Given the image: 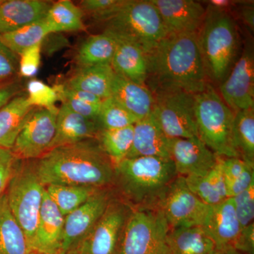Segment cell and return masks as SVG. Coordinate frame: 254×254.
I'll list each match as a JSON object with an SVG mask.
<instances>
[{
    "instance_id": "obj_5",
    "label": "cell",
    "mask_w": 254,
    "mask_h": 254,
    "mask_svg": "<svg viewBox=\"0 0 254 254\" xmlns=\"http://www.w3.org/2000/svg\"><path fill=\"white\" fill-rule=\"evenodd\" d=\"M105 23V31L118 39L134 43L146 54L167 36L151 0H125L118 11Z\"/></svg>"
},
{
    "instance_id": "obj_12",
    "label": "cell",
    "mask_w": 254,
    "mask_h": 254,
    "mask_svg": "<svg viewBox=\"0 0 254 254\" xmlns=\"http://www.w3.org/2000/svg\"><path fill=\"white\" fill-rule=\"evenodd\" d=\"M159 208L170 229L202 226L210 206L205 204L187 187L185 177L178 176L170 187Z\"/></svg>"
},
{
    "instance_id": "obj_28",
    "label": "cell",
    "mask_w": 254,
    "mask_h": 254,
    "mask_svg": "<svg viewBox=\"0 0 254 254\" xmlns=\"http://www.w3.org/2000/svg\"><path fill=\"white\" fill-rule=\"evenodd\" d=\"M118 45V39L110 32L92 35L83 42L76 54L79 66H95L111 63Z\"/></svg>"
},
{
    "instance_id": "obj_41",
    "label": "cell",
    "mask_w": 254,
    "mask_h": 254,
    "mask_svg": "<svg viewBox=\"0 0 254 254\" xmlns=\"http://www.w3.org/2000/svg\"><path fill=\"white\" fill-rule=\"evenodd\" d=\"M17 160L11 150L0 148V195L7 188Z\"/></svg>"
},
{
    "instance_id": "obj_19",
    "label": "cell",
    "mask_w": 254,
    "mask_h": 254,
    "mask_svg": "<svg viewBox=\"0 0 254 254\" xmlns=\"http://www.w3.org/2000/svg\"><path fill=\"white\" fill-rule=\"evenodd\" d=\"M100 129L98 122L83 118L62 103L57 116L56 132L48 151L57 147L97 139Z\"/></svg>"
},
{
    "instance_id": "obj_23",
    "label": "cell",
    "mask_w": 254,
    "mask_h": 254,
    "mask_svg": "<svg viewBox=\"0 0 254 254\" xmlns=\"http://www.w3.org/2000/svg\"><path fill=\"white\" fill-rule=\"evenodd\" d=\"M117 39L118 45L110 63L114 72L133 83L145 86L148 78L146 53L134 43Z\"/></svg>"
},
{
    "instance_id": "obj_13",
    "label": "cell",
    "mask_w": 254,
    "mask_h": 254,
    "mask_svg": "<svg viewBox=\"0 0 254 254\" xmlns=\"http://www.w3.org/2000/svg\"><path fill=\"white\" fill-rule=\"evenodd\" d=\"M219 95L235 113L254 108V58L252 47L245 48L220 83Z\"/></svg>"
},
{
    "instance_id": "obj_38",
    "label": "cell",
    "mask_w": 254,
    "mask_h": 254,
    "mask_svg": "<svg viewBox=\"0 0 254 254\" xmlns=\"http://www.w3.org/2000/svg\"><path fill=\"white\" fill-rule=\"evenodd\" d=\"M237 218L242 228L253 223L254 219V183L247 190L232 198Z\"/></svg>"
},
{
    "instance_id": "obj_36",
    "label": "cell",
    "mask_w": 254,
    "mask_h": 254,
    "mask_svg": "<svg viewBox=\"0 0 254 254\" xmlns=\"http://www.w3.org/2000/svg\"><path fill=\"white\" fill-rule=\"evenodd\" d=\"M27 91L28 100L32 106L48 110L58 109L55 103L59 99L54 87L52 88L43 81L33 79L28 83Z\"/></svg>"
},
{
    "instance_id": "obj_2",
    "label": "cell",
    "mask_w": 254,
    "mask_h": 254,
    "mask_svg": "<svg viewBox=\"0 0 254 254\" xmlns=\"http://www.w3.org/2000/svg\"><path fill=\"white\" fill-rule=\"evenodd\" d=\"M44 187L74 185L112 188L115 165L97 139L57 147L32 163Z\"/></svg>"
},
{
    "instance_id": "obj_35",
    "label": "cell",
    "mask_w": 254,
    "mask_h": 254,
    "mask_svg": "<svg viewBox=\"0 0 254 254\" xmlns=\"http://www.w3.org/2000/svg\"><path fill=\"white\" fill-rule=\"evenodd\" d=\"M101 129H120L131 126L138 122L112 97L102 102L97 120Z\"/></svg>"
},
{
    "instance_id": "obj_43",
    "label": "cell",
    "mask_w": 254,
    "mask_h": 254,
    "mask_svg": "<svg viewBox=\"0 0 254 254\" xmlns=\"http://www.w3.org/2000/svg\"><path fill=\"white\" fill-rule=\"evenodd\" d=\"M233 247L243 254H254V222L242 229Z\"/></svg>"
},
{
    "instance_id": "obj_39",
    "label": "cell",
    "mask_w": 254,
    "mask_h": 254,
    "mask_svg": "<svg viewBox=\"0 0 254 254\" xmlns=\"http://www.w3.org/2000/svg\"><path fill=\"white\" fill-rule=\"evenodd\" d=\"M41 44H38L24 50L19 55V72L23 77H33L38 73L41 64Z\"/></svg>"
},
{
    "instance_id": "obj_33",
    "label": "cell",
    "mask_w": 254,
    "mask_h": 254,
    "mask_svg": "<svg viewBox=\"0 0 254 254\" xmlns=\"http://www.w3.org/2000/svg\"><path fill=\"white\" fill-rule=\"evenodd\" d=\"M50 33L44 18L16 31L0 35V38L5 46L14 54L20 55L24 50L41 44Z\"/></svg>"
},
{
    "instance_id": "obj_27",
    "label": "cell",
    "mask_w": 254,
    "mask_h": 254,
    "mask_svg": "<svg viewBox=\"0 0 254 254\" xmlns=\"http://www.w3.org/2000/svg\"><path fill=\"white\" fill-rule=\"evenodd\" d=\"M185 179L189 189L208 206L228 198L220 157L216 166L205 176H188Z\"/></svg>"
},
{
    "instance_id": "obj_14",
    "label": "cell",
    "mask_w": 254,
    "mask_h": 254,
    "mask_svg": "<svg viewBox=\"0 0 254 254\" xmlns=\"http://www.w3.org/2000/svg\"><path fill=\"white\" fill-rule=\"evenodd\" d=\"M112 188L101 189L65 216L63 254H68L95 226L113 198Z\"/></svg>"
},
{
    "instance_id": "obj_16",
    "label": "cell",
    "mask_w": 254,
    "mask_h": 254,
    "mask_svg": "<svg viewBox=\"0 0 254 254\" xmlns=\"http://www.w3.org/2000/svg\"><path fill=\"white\" fill-rule=\"evenodd\" d=\"M168 34L196 33L206 9L193 0H151Z\"/></svg>"
},
{
    "instance_id": "obj_42",
    "label": "cell",
    "mask_w": 254,
    "mask_h": 254,
    "mask_svg": "<svg viewBox=\"0 0 254 254\" xmlns=\"http://www.w3.org/2000/svg\"><path fill=\"white\" fill-rule=\"evenodd\" d=\"M18 64L16 55L5 46L0 38V81L14 74Z\"/></svg>"
},
{
    "instance_id": "obj_47",
    "label": "cell",
    "mask_w": 254,
    "mask_h": 254,
    "mask_svg": "<svg viewBox=\"0 0 254 254\" xmlns=\"http://www.w3.org/2000/svg\"><path fill=\"white\" fill-rule=\"evenodd\" d=\"M210 254H243L235 250L233 247H222V248H215Z\"/></svg>"
},
{
    "instance_id": "obj_25",
    "label": "cell",
    "mask_w": 254,
    "mask_h": 254,
    "mask_svg": "<svg viewBox=\"0 0 254 254\" xmlns=\"http://www.w3.org/2000/svg\"><path fill=\"white\" fill-rule=\"evenodd\" d=\"M114 75L115 72L109 64L79 66L65 86L88 92L103 100L111 97Z\"/></svg>"
},
{
    "instance_id": "obj_15",
    "label": "cell",
    "mask_w": 254,
    "mask_h": 254,
    "mask_svg": "<svg viewBox=\"0 0 254 254\" xmlns=\"http://www.w3.org/2000/svg\"><path fill=\"white\" fill-rule=\"evenodd\" d=\"M168 145L179 176H205L218 163V155L198 137L169 138Z\"/></svg>"
},
{
    "instance_id": "obj_26",
    "label": "cell",
    "mask_w": 254,
    "mask_h": 254,
    "mask_svg": "<svg viewBox=\"0 0 254 254\" xmlns=\"http://www.w3.org/2000/svg\"><path fill=\"white\" fill-rule=\"evenodd\" d=\"M167 245L170 254H210L215 248L202 226L170 229Z\"/></svg>"
},
{
    "instance_id": "obj_7",
    "label": "cell",
    "mask_w": 254,
    "mask_h": 254,
    "mask_svg": "<svg viewBox=\"0 0 254 254\" xmlns=\"http://www.w3.org/2000/svg\"><path fill=\"white\" fill-rule=\"evenodd\" d=\"M6 190L8 205L24 233L29 252L34 242L45 190L33 164L18 166L16 163Z\"/></svg>"
},
{
    "instance_id": "obj_17",
    "label": "cell",
    "mask_w": 254,
    "mask_h": 254,
    "mask_svg": "<svg viewBox=\"0 0 254 254\" xmlns=\"http://www.w3.org/2000/svg\"><path fill=\"white\" fill-rule=\"evenodd\" d=\"M64 218L45 189L31 251L45 254H63Z\"/></svg>"
},
{
    "instance_id": "obj_20",
    "label": "cell",
    "mask_w": 254,
    "mask_h": 254,
    "mask_svg": "<svg viewBox=\"0 0 254 254\" xmlns=\"http://www.w3.org/2000/svg\"><path fill=\"white\" fill-rule=\"evenodd\" d=\"M168 143L169 138L151 114L133 125V142L126 158L140 157L170 158Z\"/></svg>"
},
{
    "instance_id": "obj_45",
    "label": "cell",
    "mask_w": 254,
    "mask_h": 254,
    "mask_svg": "<svg viewBox=\"0 0 254 254\" xmlns=\"http://www.w3.org/2000/svg\"><path fill=\"white\" fill-rule=\"evenodd\" d=\"M16 90L14 86L0 87V109L14 96Z\"/></svg>"
},
{
    "instance_id": "obj_29",
    "label": "cell",
    "mask_w": 254,
    "mask_h": 254,
    "mask_svg": "<svg viewBox=\"0 0 254 254\" xmlns=\"http://www.w3.org/2000/svg\"><path fill=\"white\" fill-rule=\"evenodd\" d=\"M26 237L16 221L5 192L0 195V254H27Z\"/></svg>"
},
{
    "instance_id": "obj_10",
    "label": "cell",
    "mask_w": 254,
    "mask_h": 254,
    "mask_svg": "<svg viewBox=\"0 0 254 254\" xmlns=\"http://www.w3.org/2000/svg\"><path fill=\"white\" fill-rule=\"evenodd\" d=\"M153 114L168 138L198 137L195 116L194 95L182 90L153 93Z\"/></svg>"
},
{
    "instance_id": "obj_49",
    "label": "cell",
    "mask_w": 254,
    "mask_h": 254,
    "mask_svg": "<svg viewBox=\"0 0 254 254\" xmlns=\"http://www.w3.org/2000/svg\"><path fill=\"white\" fill-rule=\"evenodd\" d=\"M3 1H3V0H0V4H1V3L3 2Z\"/></svg>"
},
{
    "instance_id": "obj_1",
    "label": "cell",
    "mask_w": 254,
    "mask_h": 254,
    "mask_svg": "<svg viewBox=\"0 0 254 254\" xmlns=\"http://www.w3.org/2000/svg\"><path fill=\"white\" fill-rule=\"evenodd\" d=\"M148 78L152 93L182 90L191 94L204 91L209 81L196 33L168 34L147 53Z\"/></svg>"
},
{
    "instance_id": "obj_9",
    "label": "cell",
    "mask_w": 254,
    "mask_h": 254,
    "mask_svg": "<svg viewBox=\"0 0 254 254\" xmlns=\"http://www.w3.org/2000/svg\"><path fill=\"white\" fill-rule=\"evenodd\" d=\"M132 210L114 195L95 226L68 254H121L124 233Z\"/></svg>"
},
{
    "instance_id": "obj_4",
    "label": "cell",
    "mask_w": 254,
    "mask_h": 254,
    "mask_svg": "<svg viewBox=\"0 0 254 254\" xmlns=\"http://www.w3.org/2000/svg\"><path fill=\"white\" fill-rule=\"evenodd\" d=\"M197 41L209 81L221 83L235 64L240 36L229 11L208 5Z\"/></svg>"
},
{
    "instance_id": "obj_40",
    "label": "cell",
    "mask_w": 254,
    "mask_h": 254,
    "mask_svg": "<svg viewBox=\"0 0 254 254\" xmlns=\"http://www.w3.org/2000/svg\"><path fill=\"white\" fill-rule=\"evenodd\" d=\"M58 99L61 100L62 103L66 105L74 113L93 121H97L98 120L102 103L101 104H93V103H87L83 100L76 99L66 95L61 94H58Z\"/></svg>"
},
{
    "instance_id": "obj_6",
    "label": "cell",
    "mask_w": 254,
    "mask_h": 254,
    "mask_svg": "<svg viewBox=\"0 0 254 254\" xmlns=\"http://www.w3.org/2000/svg\"><path fill=\"white\" fill-rule=\"evenodd\" d=\"M195 116L198 138L220 158H238L232 143L235 113L208 83L194 95Z\"/></svg>"
},
{
    "instance_id": "obj_24",
    "label": "cell",
    "mask_w": 254,
    "mask_h": 254,
    "mask_svg": "<svg viewBox=\"0 0 254 254\" xmlns=\"http://www.w3.org/2000/svg\"><path fill=\"white\" fill-rule=\"evenodd\" d=\"M35 107L27 95L14 97L0 109V148L11 150Z\"/></svg>"
},
{
    "instance_id": "obj_48",
    "label": "cell",
    "mask_w": 254,
    "mask_h": 254,
    "mask_svg": "<svg viewBox=\"0 0 254 254\" xmlns=\"http://www.w3.org/2000/svg\"><path fill=\"white\" fill-rule=\"evenodd\" d=\"M27 254H45L41 253V252H36V251H29L28 252Z\"/></svg>"
},
{
    "instance_id": "obj_44",
    "label": "cell",
    "mask_w": 254,
    "mask_h": 254,
    "mask_svg": "<svg viewBox=\"0 0 254 254\" xmlns=\"http://www.w3.org/2000/svg\"><path fill=\"white\" fill-rule=\"evenodd\" d=\"M241 17L251 30L254 28V7L253 3H243L241 6Z\"/></svg>"
},
{
    "instance_id": "obj_3",
    "label": "cell",
    "mask_w": 254,
    "mask_h": 254,
    "mask_svg": "<svg viewBox=\"0 0 254 254\" xmlns=\"http://www.w3.org/2000/svg\"><path fill=\"white\" fill-rule=\"evenodd\" d=\"M115 168L112 190L115 196L133 210L159 208L179 176L170 158H125Z\"/></svg>"
},
{
    "instance_id": "obj_34",
    "label": "cell",
    "mask_w": 254,
    "mask_h": 254,
    "mask_svg": "<svg viewBox=\"0 0 254 254\" xmlns=\"http://www.w3.org/2000/svg\"><path fill=\"white\" fill-rule=\"evenodd\" d=\"M133 137V125H131L120 129H100L97 140L115 167L127 158Z\"/></svg>"
},
{
    "instance_id": "obj_18",
    "label": "cell",
    "mask_w": 254,
    "mask_h": 254,
    "mask_svg": "<svg viewBox=\"0 0 254 254\" xmlns=\"http://www.w3.org/2000/svg\"><path fill=\"white\" fill-rule=\"evenodd\" d=\"M202 227L213 241L215 248L233 247L242 228L232 198L210 206Z\"/></svg>"
},
{
    "instance_id": "obj_46",
    "label": "cell",
    "mask_w": 254,
    "mask_h": 254,
    "mask_svg": "<svg viewBox=\"0 0 254 254\" xmlns=\"http://www.w3.org/2000/svg\"><path fill=\"white\" fill-rule=\"evenodd\" d=\"M208 5L217 8V9L226 10L228 9L231 5L235 4V1H228V0H212L209 1Z\"/></svg>"
},
{
    "instance_id": "obj_31",
    "label": "cell",
    "mask_w": 254,
    "mask_h": 254,
    "mask_svg": "<svg viewBox=\"0 0 254 254\" xmlns=\"http://www.w3.org/2000/svg\"><path fill=\"white\" fill-rule=\"evenodd\" d=\"M83 13L80 7L69 0H61L52 4L45 21L50 33L85 31Z\"/></svg>"
},
{
    "instance_id": "obj_22",
    "label": "cell",
    "mask_w": 254,
    "mask_h": 254,
    "mask_svg": "<svg viewBox=\"0 0 254 254\" xmlns=\"http://www.w3.org/2000/svg\"><path fill=\"white\" fill-rule=\"evenodd\" d=\"M52 4L42 0H8L0 4V35L46 17Z\"/></svg>"
},
{
    "instance_id": "obj_8",
    "label": "cell",
    "mask_w": 254,
    "mask_h": 254,
    "mask_svg": "<svg viewBox=\"0 0 254 254\" xmlns=\"http://www.w3.org/2000/svg\"><path fill=\"white\" fill-rule=\"evenodd\" d=\"M169 230L161 209L133 210L124 233L121 254H170Z\"/></svg>"
},
{
    "instance_id": "obj_37",
    "label": "cell",
    "mask_w": 254,
    "mask_h": 254,
    "mask_svg": "<svg viewBox=\"0 0 254 254\" xmlns=\"http://www.w3.org/2000/svg\"><path fill=\"white\" fill-rule=\"evenodd\" d=\"M125 0H83L80 9L98 21L105 22L123 5Z\"/></svg>"
},
{
    "instance_id": "obj_11",
    "label": "cell",
    "mask_w": 254,
    "mask_h": 254,
    "mask_svg": "<svg viewBox=\"0 0 254 254\" xmlns=\"http://www.w3.org/2000/svg\"><path fill=\"white\" fill-rule=\"evenodd\" d=\"M58 110L33 109L11 149L15 158L33 160L48 151L56 132Z\"/></svg>"
},
{
    "instance_id": "obj_32",
    "label": "cell",
    "mask_w": 254,
    "mask_h": 254,
    "mask_svg": "<svg viewBox=\"0 0 254 254\" xmlns=\"http://www.w3.org/2000/svg\"><path fill=\"white\" fill-rule=\"evenodd\" d=\"M48 195L66 216L101 189L74 185H50L45 187Z\"/></svg>"
},
{
    "instance_id": "obj_30",
    "label": "cell",
    "mask_w": 254,
    "mask_h": 254,
    "mask_svg": "<svg viewBox=\"0 0 254 254\" xmlns=\"http://www.w3.org/2000/svg\"><path fill=\"white\" fill-rule=\"evenodd\" d=\"M232 136L238 158L254 167V108L235 113Z\"/></svg>"
},
{
    "instance_id": "obj_21",
    "label": "cell",
    "mask_w": 254,
    "mask_h": 254,
    "mask_svg": "<svg viewBox=\"0 0 254 254\" xmlns=\"http://www.w3.org/2000/svg\"><path fill=\"white\" fill-rule=\"evenodd\" d=\"M111 97L138 121L153 113L154 97L149 88L114 75Z\"/></svg>"
}]
</instances>
